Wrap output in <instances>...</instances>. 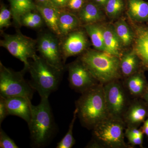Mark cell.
Returning a JSON list of instances; mask_svg holds the SVG:
<instances>
[{"instance_id":"obj_33","label":"cell","mask_w":148,"mask_h":148,"mask_svg":"<svg viewBox=\"0 0 148 148\" xmlns=\"http://www.w3.org/2000/svg\"><path fill=\"white\" fill-rule=\"evenodd\" d=\"M69 0H50L51 2L56 7L59 9L66 8Z\"/></svg>"},{"instance_id":"obj_8","label":"cell","mask_w":148,"mask_h":148,"mask_svg":"<svg viewBox=\"0 0 148 148\" xmlns=\"http://www.w3.org/2000/svg\"><path fill=\"white\" fill-rule=\"evenodd\" d=\"M0 44L12 55L23 62L24 69L28 70L29 59L36 54V42L35 40L19 33L13 35L5 34Z\"/></svg>"},{"instance_id":"obj_30","label":"cell","mask_w":148,"mask_h":148,"mask_svg":"<svg viewBox=\"0 0 148 148\" xmlns=\"http://www.w3.org/2000/svg\"><path fill=\"white\" fill-rule=\"evenodd\" d=\"M88 0H69L66 8L73 12H79Z\"/></svg>"},{"instance_id":"obj_37","label":"cell","mask_w":148,"mask_h":148,"mask_svg":"<svg viewBox=\"0 0 148 148\" xmlns=\"http://www.w3.org/2000/svg\"><path fill=\"white\" fill-rule=\"evenodd\" d=\"M143 98L145 101L146 103L148 105V87L145 94L143 95Z\"/></svg>"},{"instance_id":"obj_35","label":"cell","mask_w":148,"mask_h":148,"mask_svg":"<svg viewBox=\"0 0 148 148\" xmlns=\"http://www.w3.org/2000/svg\"><path fill=\"white\" fill-rule=\"evenodd\" d=\"M36 2V4L39 5H46L50 4L51 3L50 0H35Z\"/></svg>"},{"instance_id":"obj_23","label":"cell","mask_w":148,"mask_h":148,"mask_svg":"<svg viewBox=\"0 0 148 148\" xmlns=\"http://www.w3.org/2000/svg\"><path fill=\"white\" fill-rule=\"evenodd\" d=\"M85 29L96 50L106 51L103 36V27L98 23L85 24Z\"/></svg>"},{"instance_id":"obj_19","label":"cell","mask_w":148,"mask_h":148,"mask_svg":"<svg viewBox=\"0 0 148 148\" xmlns=\"http://www.w3.org/2000/svg\"><path fill=\"white\" fill-rule=\"evenodd\" d=\"M130 18L138 23L148 21V2L144 0H127Z\"/></svg>"},{"instance_id":"obj_22","label":"cell","mask_w":148,"mask_h":148,"mask_svg":"<svg viewBox=\"0 0 148 148\" xmlns=\"http://www.w3.org/2000/svg\"><path fill=\"white\" fill-rule=\"evenodd\" d=\"M10 5V10L14 21L21 24V17L25 14L37 10L36 4L33 0H8Z\"/></svg>"},{"instance_id":"obj_9","label":"cell","mask_w":148,"mask_h":148,"mask_svg":"<svg viewBox=\"0 0 148 148\" xmlns=\"http://www.w3.org/2000/svg\"><path fill=\"white\" fill-rule=\"evenodd\" d=\"M68 69L69 84L77 92L82 94L100 83L80 59L69 64Z\"/></svg>"},{"instance_id":"obj_4","label":"cell","mask_w":148,"mask_h":148,"mask_svg":"<svg viewBox=\"0 0 148 148\" xmlns=\"http://www.w3.org/2000/svg\"><path fill=\"white\" fill-rule=\"evenodd\" d=\"M32 59L28 70L32 79L30 84L41 98H49L58 88L64 70L52 66L36 54Z\"/></svg>"},{"instance_id":"obj_1","label":"cell","mask_w":148,"mask_h":148,"mask_svg":"<svg viewBox=\"0 0 148 148\" xmlns=\"http://www.w3.org/2000/svg\"><path fill=\"white\" fill-rule=\"evenodd\" d=\"M75 105L81 123L89 130L93 129L109 115L102 84L99 83L82 93Z\"/></svg>"},{"instance_id":"obj_32","label":"cell","mask_w":148,"mask_h":148,"mask_svg":"<svg viewBox=\"0 0 148 148\" xmlns=\"http://www.w3.org/2000/svg\"><path fill=\"white\" fill-rule=\"evenodd\" d=\"M128 140V142L132 146L139 145L142 147L143 143V136L140 137H133L128 136L126 137Z\"/></svg>"},{"instance_id":"obj_11","label":"cell","mask_w":148,"mask_h":148,"mask_svg":"<svg viewBox=\"0 0 148 148\" xmlns=\"http://www.w3.org/2000/svg\"><path fill=\"white\" fill-rule=\"evenodd\" d=\"M66 36L61 48L64 60L83 53L88 44L86 35L82 30L73 31Z\"/></svg>"},{"instance_id":"obj_17","label":"cell","mask_w":148,"mask_h":148,"mask_svg":"<svg viewBox=\"0 0 148 148\" xmlns=\"http://www.w3.org/2000/svg\"><path fill=\"white\" fill-rule=\"evenodd\" d=\"M141 61L134 50L122 53L120 58V69L121 77L126 78L140 71Z\"/></svg>"},{"instance_id":"obj_18","label":"cell","mask_w":148,"mask_h":148,"mask_svg":"<svg viewBox=\"0 0 148 148\" xmlns=\"http://www.w3.org/2000/svg\"><path fill=\"white\" fill-rule=\"evenodd\" d=\"M103 36L106 52L120 58L122 55V45L112 24L103 26Z\"/></svg>"},{"instance_id":"obj_15","label":"cell","mask_w":148,"mask_h":148,"mask_svg":"<svg viewBox=\"0 0 148 148\" xmlns=\"http://www.w3.org/2000/svg\"><path fill=\"white\" fill-rule=\"evenodd\" d=\"M123 82L132 98H143L148 87L145 76L140 71L125 78Z\"/></svg>"},{"instance_id":"obj_6","label":"cell","mask_w":148,"mask_h":148,"mask_svg":"<svg viewBox=\"0 0 148 148\" xmlns=\"http://www.w3.org/2000/svg\"><path fill=\"white\" fill-rule=\"evenodd\" d=\"M24 69L15 72L0 63V95L5 98L24 97L32 101L34 89L24 77Z\"/></svg>"},{"instance_id":"obj_3","label":"cell","mask_w":148,"mask_h":148,"mask_svg":"<svg viewBox=\"0 0 148 148\" xmlns=\"http://www.w3.org/2000/svg\"><path fill=\"white\" fill-rule=\"evenodd\" d=\"M79 59L100 83L104 84L122 78L120 58L116 56L91 49L83 53Z\"/></svg>"},{"instance_id":"obj_5","label":"cell","mask_w":148,"mask_h":148,"mask_svg":"<svg viewBox=\"0 0 148 148\" xmlns=\"http://www.w3.org/2000/svg\"><path fill=\"white\" fill-rule=\"evenodd\" d=\"M126 127L122 119L109 115L92 130V140L99 148H128L124 141Z\"/></svg>"},{"instance_id":"obj_2","label":"cell","mask_w":148,"mask_h":148,"mask_svg":"<svg viewBox=\"0 0 148 148\" xmlns=\"http://www.w3.org/2000/svg\"><path fill=\"white\" fill-rule=\"evenodd\" d=\"M31 110L28 124L32 145L35 147H42L50 142L56 130L48 98H41L38 106L32 104Z\"/></svg>"},{"instance_id":"obj_36","label":"cell","mask_w":148,"mask_h":148,"mask_svg":"<svg viewBox=\"0 0 148 148\" xmlns=\"http://www.w3.org/2000/svg\"><path fill=\"white\" fill-rule=\"evenodd\" d=\"M142 130L144 134H145L148 137V118L144 122V124L142 128Z\"/></svg>"},{"instance_id":"obj_25","label":"cell","mask_w":148,"mask_h":148,"mask_svg":"<svg viewBox=\"0 0 148 148\" xmlns=\"http://www.w3.org/2000/svg\"><path fill=\"white\" fill-rule=\"evenodd\" d=\"M124 0H108L104 9L107 15L111 18H116L121 15L125 8Z\"/></svg>"},{"instance_id":"obj_27","label":"cell","mask_w":148,"mask_h":148,"mask_svg":"<svg viewBox=\"0 0 148 148\" xmlns=\"http://www.w3.org/2000/svg\"><path fill=\"white\" fill-rule=\"evenodd\" d=\"M34 11L29 12L24 14L21 17V24L32 28L40 27L42 25L43 18L38 12V13Z\"/></svg>"},{"instance_id":"obj_7","label":"cell","mask_w":148,"mask_h":148,"mask_svg":"<svg viewBox=\"0 0 148 148\" xmlns=\"http://www.w3.org/2000/svg\"><path fill=\"white\" fill-rule=\"evenodd\" d=\"M120 79L114 80L103 84V90L109 115L122 119L133 98Z\"/></svg>"},{"instance_id":"obj_26","label":"cell","mask_w":148,"mask_h":148,"mask_svg":"<svg viewBox=\"0 0 148 148\" xmlns=\"http://www.w3.org/2000/svg\"><path fill=\"white\" fill-rule=\"evenodd\" d=\"M77 116V111L75 108L74 112L73 119L69 125L68 131L63 139L57 144L56 148H71L75 145V140L73 135V130Z\"/></svg>"},{"instance_id":"obj_13","label":"cell","mask_w":148,"mask_h":148,"mask_svg":"<svg viewBox=\"0 0 148 148\" xmlns=\"http://www.w3.org/2000/svg\"><path fill=\"white\" fill-rule=\"evenodd\" d=\"M134 48L142 67L148 69V27L143 25L135 26Z\"/></svg>"},{"instance_id":"obj_29","label":"cell","mask_w":148,"mask_h":148,"mask_svg":"<svg viewBox=\"0 0 148 148\" xmlns=\"http://www.w3.org/2000/svg\"><path fill=\"white\" fill-rule=\"evenodd\" d=\"M0 148H18L15 142L11 139L1 128L0 130Z\"/></svg>"},{"instance_id":"obj_14","label":"cell","mask_w":148,"mask_h":148,"mask_svg":"<svg viewBox=\"0 0 148 148\" xmlns=\"http://www.w3.org/2000/svg\"><path fill=\"white\" fill-rule=\"evenodd\" d=\"M5 98L9 115L19 117L29 123L32 115L31 101L18 96Z\"/></svg>"},{"instance_id":"obj_16","label":"cell","mask_w":148,"mask_h":148,"mask_svg":"<svg viewBox=\"0 0 148 148\" xmlns=\"http://www.w3.org/2000/svg\"><path fill=\"white\" fill-rule=\"evenodd\" d=\"M36 10L42 16L49 28L56 36H61L58 27V19L61 9L56 7L52 4L46 5L36 4Z\"/></svg>"},{"instance_id":"obj_31","label":"cell","mask_w":148,"mask_h":148,"mask_svg":"<svg viewBox=\"0 0 148 148\" xmlns=\"http://www.w3.org/2000/svg\"><path fill=\"white\" fill-rule=\"evenodd\" d=\"M8 115L5 98L0 95V125L1 124L4 120Z\"/></svg>"},{"instance_id":"obj_24","label":"cell","mask_w":148,"mask_h":148,"mask_svg":"<svg viewBox=\"0 0 148 148\" xmlns=\"http://www.w3.org/2000/svg\"><path fill=\"white\" fill-rule=\"evenodd\" d=\"M113 25L122 46L131 45L134 42L135 34L125 20L120 18L115 22Z\"/></svg>"},{"instance_id":"obj_28","label":"cell","mask_w":148,"mask_h":148,"mask_svg":"<svg viewBox=\"0 0 148 148\" xmlns=\"http://www.w3.org/2000/svg\"><path fill=\"white\" fill-rule=\"evenodd\" d=\"M11 15L12 14L11 10L7 8L5 6H2L0 11V29L7 28L11 25Z\"/></svg>"},{"instance_id":"obj_21","label":"cell","mask_w":148,"mask_h":148,"mask_svg":"<svg viewBox=\"0 0 148 148\" xmlns=\"http://www.w3.org/2000/svg\"><path fill=\"white\" fill-rule=\"evenodd\" d=\"M78 16L69 11L61 10L58 19V27L61 35L67 36L77 29L80 24Z\"/></svg>"},{"instance_id":"obj_20","label":"cell","mask_w":148,"mask_h":148,"mask_svg":"<svg viewBox=\"0 0 148 148\" xmlns=\"http://www.w3.org/2000/svg\"><path fill=\"white\" fill-rule=\"evenodd\" d=\"M78 17L85 24L98 23L104 17L101 8L92 1H88L79 12Z\"/></svg>"},{"instance_id":"obj_10","label":"cell","mask_w":148,"mask_h":148,"mask_svg":"<svg viewBox=\"0 0 148 148\" xmlns=\"http://www.w3.org/2000/svg\"><path fill=\"white\" fill-rule=\"evenodd\" d=\"M37 49L41 56L49 64L64 70V60L58 38L54 34H45L37 42Z\"/></svg>"},{"instance_id":"obj_12","label":"cell","mask_w":148,"mask_h":148,"mask_svg":"<svg viewBox=\"0 0 148 148\" xmlns=\"http://www.w3.org/2000/svg\"><path fill=\"white\" fill-rule=\"evenodd\" d=\"M148 109L145 103L139 99L133 98L123 117L126 127H138L145 121Z\"/></svg>"},{"instance_id":"obj_34","label":"cell","mask_w":148,"mask_h":148,"mask_svg":"<svg viewBox=\"0 0 148 148\" xmlns=\"http://www.w3.org/2000/svg\"><path fill=\"white\" fill-rule=\"evenodd\" d=\"M108 0H92V1L99 6L101 8L104 9Z\"/></svg>"}]
</instances>
